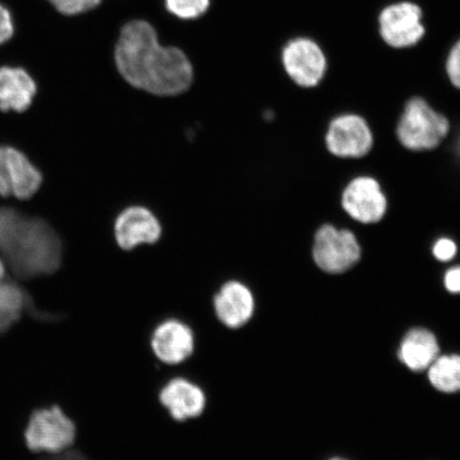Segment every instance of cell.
I'll use <instances>...</instances> for the list:
<instances>
[{
	"label": "cell",
	"instance_id": "cell-15",
	"mask_svg": "<svg viewBox=\"0 0 460 460\" xmlns=\"http://www.w3.org/2000/svg\"><path fill=\"white\" fill-rule=\"evenodd\" d=\"M24 313L40 321L58 319L56 315L40 312L32 298L15 281L3 280L0 283V335L7 332Z\"/></svg>",
	"mask_w": 460,
	"mask_h": 460
},
{
	"label": "cell",
	"instance_id": "cell-20",
	"mask_svg": "<svg viewBox=\"0 0 460 460\" xmlns=\"http://www.w3.org/2000/svg\"><path fill=\"white\" fill-rule=\"evenodd\" d=\"M58 13L74 16L89 13L99 7L102 0H48Z\"/></svg>",
	"mask_w": 460,
	"mask_h": 460
},
{
	"label": "cell",
	"instance_id": "cell-3",
	"mask_svg": "<svg viewBox=\"0 0 460 460\" xmlns=\"http://www.w3.org/2000/svg\"><path fill=\"white\" fill-rule=\"evenodd\" d=\"M450 120L423 97L413 96L405 103L395 128L401 146L411 152L438 148L450 135Z\"/></svg>",
	"mask_w": 460,
	"mask_h": 460
},
{
	"label": "cell",
	"instance_id": "cell-19",
	"mask_svg": "<svg viewBox=\"0 0 460 460\" xmlns=\"http://www.w3.org/2000/svg\"><path fill=\"white\" fill-rule=\"evenodd\" d=\"M165 9L182 21H194L206 14L210 0H164Z\"/></svg>",
	"mask_w": 460,
	"mask_h": 460
},
{
	"label": "cell",
	"instance_id": "cell-14",
	"mask_svg": "<svg viewBox=\"0 0 460 460\" xmlns=\"http://www.w3.org/2000/svg\"><path fill=\"white\" fill-rule=\"evenodd\" d=\"M36 94L37 84L24 68L0 67V111L24 112Z\"/></svg>",
	"mask_w": 460,
	"mask_h": 460
},
{
	"label": "cell",
	"instance_id": "cell-2",
	"mask_svg": "<svg viewBox=\"0 0 460 460\" xmlns=\"http://www.w3.org/2000/svg\"><path fill=\"white\" fill-rule=\"evenodd\" d=\"M0 254L16 279H32L60 268L62 244L49 223L37 217H21Z\"/></svg>",
	"mask_w": 460,
	"mask_h": 460
},
{
	"label": "cell",
	"instance_id": "cell-28",
	"mask_svg": "<svg viewBox=\"0 0 460 460\" xmlns=\"http://www.w3.org/2000/svg\"><path fill=\"white\" fill-rule=\"evenodd\" d=\"M331 460H344V459H341V458H333V459H331Z\"/></svg>",
	"mask_w": 460,
	"mask_h": 460
},
{
	"label": "cell",
	"instance_id": "cell-25",
	"mask_svg": "<svg viewBox=\"0 0 460 460\" xmlns=\"http://www.w3.org/2000/svg\"><path fill=\"white\" fill-rule=\"evenodd\" d=\"M444 285L447 292L460 295V264H454L444 275Z\"/></svg>",
	"mask_w": 460,
	"mask_h": 460
},
{
	"label": "cell",
	"instance_id": "cell-7",
	"mask_svg": "<svg viewBox=\"0 0 460 460\" xmlns=\"http://www.w3.org/2000/svg\"><path fill=\"white\" fill-rule=\"evenodd\" d=\"M280 60L287 76L304 89L314 88L326 73L324 51L309 38L289 40L281 49Z\"/></svg>",
	"mask_w": 460,
	"mask_h": 460
},
{
	"label": "cell",
	"instance_id": "cell-8",
	"mask_svg": "<svg viewBox=\"0 0 460 460\" xmlns=\"http://www.w3.org/2000/svg\"><path fill=\"white\" fill-rule=\"evenodd\" d=\"M43 182L41 172L19 149L0 146V197L27 200Z\"/></svg>",
	"mask_w": 460,
	"mask_h": 460
},
{
	"label": "cell",
	"instance_id": "cell-4",
	"mask_svg": "<svg viewBox=\"0 0 460 460\" xmlns=\"http://www.w3.org/2000/svg\"><path fill=\"white\" fill-rule=\"evenodd\" d=\"M312 257L321 272L341 275L358 266L361 246L353 230L325 223L314 233Z\"/></svg>",
	"mask_w": 460,
	"mask_h": 460
},
{
	"label": "cell",
	"instance_id": "cell-27",
	"mask_svg": "<svg viewBox=\"0 0 460 460\" xmlns=\"http://www.w3.org/2000/svg\"><path fill=\"white\" fill-rule=\"evenodd\" d=\"M5 278V263L3 259L0 258V283L4 280Z\"/></svg>",
	"mask_w": 460,
	"mask_h": 460
},
{
	"label": "cell",
	"instance_id": "cell-9",
	"mask_svg": "<svg viewBox=\"0 0 460 460\" xmlns=\"http://www.w3.org/2000/svg\"><path fill=\"white\" fill-rule=\"evenodd\" d=\"M388 200L381 183L371 176L353 178L343 189L341 207L353 221L376 224L386 215Z\"/></svg>",
	"mask_w": 460,
	"mask_h": 460
},
{
	"label": "cell",
	"instance_id": "cell-18",
	"mask_svg": "<svg viewBox=\"0 0 460 460\" xmlns=\"http://www.w3.org/2000/svg\"><path fill=\"white\" fill-rule=\"evenodd\" d=\"M429 378L441 393L460 391V355H447L437 358L429 367Z\"/></svg>",
	"mask_w": 460,
	"mask_h": 460
},
{
	"label": "cell",
	"instance_id": "cell-10",
	"mask_svg": "<svg viewBox=\"0 0 460 460\" xmlns=\"http://www.w3.org/2000/svg\"><path fill=\"white\" fill-rule=\"evenodd\" d=\"M422 10L411 2L388 5L378 16L379 33L394 49L415 46L424 36Z\"/></svg>",
	"mask_w": 460,
	"mask_h": 460
},
{
	"label": "cell",
	"instance_id": "cell-21",
	"mask_svg": "<svg viewBox=\"0 0 460 460\" xmlns=\"http://www.w3.org/2000/svg\"><path fill=\"white\" fill-rule=\"evenodd\" d=\"M431 254L437 261L444 264H450L456 261L458 254V245L450 237H440L431 246Z\"/></svg>",
	"mask_w": 460,
	"mask_h": 460
},
{
	"label": "cell",
	"instance_id": "cell-1",
	"mask_svg": "<svg viewBox=\"0 0 460 460\" xmlns=\"http://www.w3.org/2000/svg\"><path fill=\"white\" fill-rule=\"evenodd\" d=\"M114 62L126 83L154 95H180L193 83L188 56L175 46L161 44L156 29L144 20L130 21L120 29Z\"/></svg>",
	"mask_w": 460,
	"mask_h": 460
},
{
	"label": "cell",
	"instance_id": "cell-6",
	"mask_svg": "<svg viewBox=\"0 0 460 460\" xmlns=\"http://www.w3.org/2000/svg\"><path fill=\"white\" fill-rule=\"evenodd\" d=\"M324 141L332 156L360 159L371 152L374 137L365 118L356 113H343L331 120Z\"/></svg>",
	"mask_w": 460,
	"mask_h": 460
},
{
	"label": "cell",
	"instance_id": "cell-17",
	"mask_svg": "<svg viewBox=\"0 0 460 460\" xmlns=\"http://www.w3.org/2000/svg\"><path fill=\"white\" fill-rule=\"evenodd\" d=\"M438 354L439 345L434 333L425 329H413L402 339L399 358L408 369L421 372L433 365Z\"/></svg>",
	"mask_w": 460,
	"mask_h": 460
},
{
	"label": "cell",
	"instance_id": "cell-24",
	"mask_svg": "<svg viewBox=\"0 0 460 460\" xmlns=\"http://www.w3.org/2000/svg\"><path fill=\"white\" fill-rule=\"evenodd\" d=\"M14 36V22L10 11L0 4V45L10 41Z\"/></svg>",
	"mask_w": 460,
	"mask_h": 460
},
{
	"label": "cell",
	"instance_id": "cell-11",
	"mask_svg": "<svg viewBox=\"0 0 460 460\" xmlns=\"http://www.w3.org/2000/svg\"><path fill=\"white\" fill-rule=\"evenodd\" d=\"M158 218L141 206H132L120 214L114 226L115 240L120 249L134 250L140 244H154L161 237Z\"/></svg>",
	"mask_w": 460,
	"mask_h": 460
},
{
	"label": "cell",
	"instance_id": "cell-5",
	"mask_svg": "<svg viewBox=\"0 0 460 460\" xmlns=\"http://www.w3.org/2000/svg\"><path fill=\"white\" fill-rule=\"evenodd\" d=\"M76 439V425L59 406L41 408L32 412L25 430L29 450L58 454L70 450Z\"/></svg>",
	"mask_w": 460,
	"mask_h": 460
},
{
	"label": "cell",
	"instance_id": "cell-23",
	"mask_svg": "<svg viewBox=\"0 0 460 460\" xmlns=\"http://www.w3.org/2000/svg\"><path fill=\"white\" fill-rule=\"evenodd\" d=\"M446 72L453 86L460 90V39L447 55Z\"/></svg>",
	"mask_w": 460,
	"mask_h": 460
},
{
	"label": "cell",
	"instance_id": "cell-26",
	"mask_svg": "<svg viewBox=\"0 0 460 460\" xmlns=\"http://www.w3.org/2000/svg\"><path fill=\"white\" fill-rule=\"evenodd\" d=\"M41 460H89L79 451L66 450L58 454H49V456Z\"/></svg>",
	"mask_w": 460,
	"mask_h": 460
},
{
	"label": "cell",
	"instance_id": "cell-22",
	"mask_svg": "<svg viewBox=\"0 0 460 460\" xmlns=\"http://www.w3.org/2000/svg\"><path fill=\"white\" fill-rule=\"evenodd\" d=\"M22 217L8 207H0V249L13 234Z\"/></svg>",
	"mask_w": 460,
	"mask_h": 460
},
{
	"label": "cell",
	"instance_id": "cell-13",
	"mask_svg": "<svg viewBox=\"0 0 460 460\" xmlns=\"http://www.w3.org/2000/svg\"><path fill=\"white\" fill-rule=\"evenodd\" d=\"M217 318L230 329H239L254 313V296L245 285L228 281L215 297Z\"/></svg>",
	"mask_w": 460,
	"mask_h": 460
},
{
	"label": "cell",
	"instance_id": "cell-16",
	"mask_svg": "<svg viewBox=\"0 0 460 460\" xmlns=\"http://www.w3.org/2000/svg\"><path fill=\"white\" fill-rule=\"evenodd\" d=\"M160 401L177 421L199 417L206 405L203 390L182 378L172 379L161 391Z\"/></svg>",
	"mask_w": 460,
	"mask_h": 460
},
{
	"label": "cell",
	"instance_id": "cell-12",
	"mask_svg": "<svg viewBox=\"0 0 460 460\" xmlns=\"http://www.w3.org/2000/svg\"><path fill=\"white\" fill-rule=\"evenodd\" d=\"M153 349L157 358L169 365L181 364L194 349L191 330L180 321H166L155 331Z\"/></svg>",
	"mask_w": 460,
	"mask_h": 460
}]
</instances>
